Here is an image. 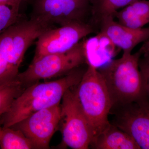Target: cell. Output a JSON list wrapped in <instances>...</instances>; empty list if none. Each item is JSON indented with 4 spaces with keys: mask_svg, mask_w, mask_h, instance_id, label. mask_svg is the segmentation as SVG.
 <instances>
[{
    "mask_svg": "<svg viewBox=\"0 0 149 149\" xmlns=\"http://www.w3.org/2000/svg\"><path fill=\"white\" fill-rule=\"evenodd\" d=\"M113 17L127 27L143 28L149 22V1L137 0L117 11Z\"/></svg>",
    "mask_w": 149,
    "mask_h": 149,
    "instance_id": "cell-14",
    "label": "cell"
},
{
    "mask_svg": "<svg viewBox=\"0 0 149 149\" xmlns=\"http://www.w3.org/2000/svg\"><path fill=\"white\" fill-rule=\"evenodd\" d=\"M94 31V26L89 22H74L48 29L37 39L32 61L46 55L69 50Z\"/></svg>",
    "mask_w": 149,
    "mask_h": 149,
    "instance_id": "cell-8",
    "label": "cell"
},
{
    "mask_svg": "<svg viewBox=\"0 0 149 149\" xmlns=\"http://www.w3.org/2000/svg\"><path fill=\"white\" fill-rule=\"evenodd\" d=\"M75 92L95 138L110 124L108 117L112 107L108 90L98 69L88 65L80 83L75 86Z\"/></svg>",
    "mask_w": 149,
    "mask_h": 149,
    "instance_id": "cell-3",
    "label": "cell"
},
{
    "mask_svg": "<svg viewBox=\"0 0 149 149\" xmlns=\"http://www.w3.org/2000/svg\"><path fill=\"white\" fill-rule=\"evenodd\" d=\"M142 55L139 50L133 54L124 52L120 58L112 60L98 69L109 93L112 108L130 103L149 102L139 69Z\"/></svg>",
    "mask_w": 149,
    "mask_h": 149,
    "instance_id": "cell-2",
    "label": "cell"
},
{
    "mask_svg": "<svg viewBox=\"0 0 149 149\" xmlns=\"http://www.w3.org/2000/svg\"><path fill=\"white\" fill-rule=\"evenodd\" d=\"M90 148L95 149H140L133 138L111 123L95 137Z\"/></svg>",
    "mask_w": 149,
    "mask_h": 149,
    "instance_id": "cell-13",
    "label": "cell"
},
{
    "mask_svg": "<svg viewBox=\"0 0 149 149\" xmlns=\"http://www.w3.org/2000/svg\"><path fill=\"white\" fill-rule=\"evenodd\" d=\"M137 0H91L92 19L99 24L102 19L115 13Z\"/></svg>",
    "mask_w": 149,
    "mask_h": 149,
    "instance_id": "cell-15",
    "label": "cell"
},
{
    "mask_svg": "<svg viewBox=\"0 0 149 149\" xmlns=\"http://www.w3.org/2000/svg\"><path fill=\"white\" fill-rule=\"evenodd\" d=\"M23 1L0 5V34L19 19V10Z\"/></svg>",
    "mask_w": 149,
    "mask_h": 149,
    "instance_id": "cell-18",
    "label": "cell"
},
{
    "mask_svg": "<svg viewBox=\"0 0 149 149\" xmlns=\"http://www.w3.org/2000/svg\"><path fill=\"white\" fill-rule=\"evenodd\" d=\"M17 0H0V5L10 3H13Z\"/></svg>",
    "mask_w": 149,
    "mask_h": 149,
    "instance_id": "cell-22",
    "label": "cell"
},
{
    "mask_svg": "<svg viewBox=\"0 0 149 149\" xmlns=\"http://www.w3.org/2000/svg\"><path fill=\"white\" fill-rule=\"evenodd\" d=\"M25 88L17 77L12 81L0 85V116L8 111L15 100Z\"/></svg>",
    "mask_w": 149,
    "mask_h": 149,
    "instance_id": "cell-17",
    "label": "cell"
},
{
    "mask_svg": "<svg viewBox=\"0 0 149 149\" xmlns=\"http://www.w3.org/2000/svg\"><path fill=\"white\" fill-rule=\"evenodd\" d=\"M91 11V0H33L31 17L54 27L88 22Z\"/></svg>",
    "mask_w": 149,
    "mask_h": 149,
    "instance_id": "cell-7",
    "label": "cell"
},
{
    "mask_svg": "<svg viewBox=\"0 0 149 149\" xmlns=\"http://www.w3.org/2000/svg\"><path fill=\"white\" fill-rule=\"evenodd\" d=\"M139 50L141 52L142 55L145 53L149 54V38L144 42V44Z\"/></svg>",
    "mask_w": 149,
    "mask_h": 149,
    "instance_id": "cell-21",
    "label": "cell"
},
{
    "mask_svg": "<svg viewBox=\"0 0 149 149\" xmlns=\"http://www.w3.org/2000/svg\"><path fill=\"white\" fill-rule=\"evenodd\" d=\"M19 73L8 64L0 54V85L16 79Z\"/></svg>",
    "mask_w": 149,
    "mask_h": 149,
    "instance_id": "cell-20",
    "label": "cell"
},
{
    "mask_svg": "<svg viewBox=\"0 0 149 149\" xmlns=\"http://www.w3.org/2000/svg\"><path fill=\"white\" fill-rule=\"evenodd\" d=\"M139 67L141 71L144 91L149 102V54H143L139 61Z\"/></svg>",
    "mask_w": 149,
    "mask_h": 149,
    "instance_id": "cell-19",
    "label": "cell"
},
{
    "mask_svg": "<svg viewBox=\"0 0 149 149\" xmlns=\"http://www.w3.org/2000/svg\"><path fill=\"white\" fill-rule=\"evenodd\" d=\"M87 68L80 66L57 80L38 82L27 87L3 116V128L11 127L36 112L60 104L67 91L80 83Z\"/></svg>",
    "mask_w": 149,
    "mask_h": 149,
    "instance_id": "cell-1",
    "label": "cell"
},
{
    "mask_svg": "<svg viewBox=\"0 0 149 149\" xmlns=\"http://www.w3.org/2000/svg\"><path fill=\"white\" fill-rule=\"evenodd\" d=\"M111 123L130 135L140 149H149V102L113 107Z\"/></svg>",
    "mask_w": 149,
    "mask_h": 149,
    "instance_id": "cell-9",
    "label": "cell"
},
{
    "mask_svg": "<svg viewBox=\"0 0 149 149\" xmlns=\"http://www.w3.org/2000/svg\"><path fill=\"white\" fill-rule=\"evenodd\" d=\"M75 87L67 91L60 104L61 145L73 149H89L95 135L77 100Z\"/></svg>",
    "mask_w": 149,
    "mask_h": 149,
    "instance_id": "cell-5",
    "label": "cell"
},
{
    "mask_svg": "<svg viewBox=\"0 0 149 149\" xmlns=\"http://www.w3.org/2000/svg\"><path fill=\"white\" fill-rule=\"evenodd\" d=\"M2 116H0V133H1V131L3 127V119Z\"/></svg>",
    "mask_w": 149,
    "mask_h": 149,
    "instance_id": "cell-23",
    "label": "cell"
},
{
    "mask_svg": "<svg viewBox=\"0 0 149 149\" xmlns=\"http://www.w3.org/2000/svg\"><path fill=\"white\" fill-rule=\"evenodd\" d=\"M2 149H35L28 138L19 130L12 127L3 128L0 133Z\"/></svg>",
    "mask_w": 149,
    "mask_h": 149,
    "instance_id": "cell-16",
    "label": "cell"
},
{
    "mask_svg": "<svg viewBox=\"0 0 149 149\" xmlns=\"http://www.w3.org/2000/svg\"><path fill=\"white\" fill-rule=\"evenodd\" d=\"M85 39L66 52L46 55L32 61L26 70L18 73L17 78L26 88L40 80L63 76L86 63Z\"/></svg>",
    "mask_w": 149,
    "mask_h": 149,
    "instance_id": "cell-4",
    "label": "cell"
},
{
    "mask_svg": "<svg viewBox=\"0 0 149 149\" xmlns=\"http://www.w3.org/2000/svg\"><path fill=\"white\" fill-rule=\"evenodd\" d=\"M85 39L84 49L88 65L99 69L113 60L117 48L105 35L100 32L95 37Z\"/></svg>",
    "mask_w": 149,
    "mask_h": 149,
    "instance_id": "cell-12",
    "label": "cell"
},
{
    "mask_svg": "<svg viewBox=\"0 0 149 149\" xmlns=\"http://www.w3.org/2000/svg\"><path fill=\"white\" fill-rule=\"evenodd\" d=\"M54 27L34 17L19 19L0 34V54L19 72L25 53L32 43L43 32Z\"/></svg>",
    "mask_w": 149,
    "mask_h": 149,
    "instance_id": "cell-6",
    "label": "cell"
},
{
    "mask_svg": "<svg viewBox=\"0 0 149 149\" xmlns=\"http://www.w3.org/2000/svg\"><path fill=\"white\" fill-rule=\"evenodd\" d=\"M100 32L117 49L132 52L136 46L149 38V27L134 29L120 24L113 16L105 17L99 23Z\"/></svg>",
    "mask_w": 149,
    "mask_h": 149,
    "instance_id": "cell-11",
    "label": "cell"
},
{
    "mask_svg": "<svg viewBox=\"0 0 149 149\" xmlns=\"http://www.w3.org/2000/svg\"><path fill=\"white\" fill-rule=\"evenodd\" d=\"M61 116L60 104L36 112L11 127L21 130L35 149H49L51 139L59 125Z\"/></svg>",
    "mask_w": 149,
    "mask_h": 149,
    "instance_id": "cell-10",
    "label": "cell"
}]
</instances>
